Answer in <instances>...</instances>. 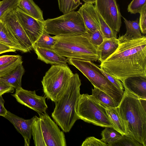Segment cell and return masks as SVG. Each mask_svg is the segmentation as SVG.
I'll use <instances>...</instances> for the list:
<instances>
[{
	"mask_svg": "<svg viewBox=\"0 0 146 146\" xmlns=\"http://www.w3.org/2000/svg\"><path fill=\"white\" fill-rule=\"evenodd\" d=\"M78 11L83 19L87 30H100V23L97 10L93 4L85 3Z\"/></svg>",
	"mask_w": 146,
	"mask_h": 146,
	"instance_id": "2e32d148",
	"label": "cell"
},
{
	"mask_svg": "<svg viewBox=\"0 0 146 146\" xmlns=\"http://www.w3.org/2000/svg\"><path fill=\"white\" fill-rule=\"evenodd\" d=\"M16 50L12 49L9 46L0 43V54L3 53L13 52H15Z\"/></svg>",
	"mask_w": 146,
	"mask_h": 146,
	"instance_id": "f35d334b",
	"label": "cell"
},
{
	"mask_svg": "<svg viewBox=\"0 0 146 146\" xmlns=\"http://www.w3.org/2000/svg\"><path fill=\"white\" fill-rule=\"evenodd\" d=\"M15 11L20 23L33 45L42 33L44 21L28 15L18 7Z\"/></svg>",
	"mask_w": 146,
	"mask_h": 146,
	"instance_id": "4fadbf2b",
	"label": "cell"
},
{
	"mask_svg": "<svg viewBox=\"0 0 146 146\" xmlns=\"http://www.w3.org/2000/svg\"><path fill=\"white\" fill-rule=\"evenodd\" d=\"M97 13L100 21V31L104 39L112 38H117V33L110 27L104 21L97 11Z\"/></svg>",
	"mask_w": 146,
	"mask_h": 146,
	"instance_id": "4316f807",
	"label": "cell"
},
{
	"mask_svg": "<svg viewBox=\"0 0 146 146\" xmlns=\"http://www.w3.org/2000/svg\"><path fill=\"white\" fill-rule=\"evenodd\" d=\"M100 70L108 79L117 88L122 92H124V89L121 82L114 76L99 68Z\"/></svg>",
	"mask_w": 146,
	"mask_h": 146,
	"instance_id": "836d02e7",
	"label": "cell"
},
{
	"mask_svg": "<svg viewBox=\"0 0 146 146\" xmlns=\"http://www.w3.org/2000/svg\"><path fill=\"white\" fill-rule=\"evenodd\" d=\"M18 7L33 17L41 21H44L42 11L33 0H20Z\"/></svg>",
	"mask_w": 146,
	"mask_h": 146,
	"instance_id": "44dd1931",
	"label": "cell"
},
{
	"mask_svg": "<svg viewBox=\"0 0 146 146\" xmlns=\"http://www.w3.org/2000/svg\"><path fill=\"white\" fill-rule=\"evenodd\" d=\"M103 106L105 109L114 129L122 135H126L127 133L125 126L120 115L118 107L112 108Z\"/></svg>",
	"mask_w": 146,
	"mask_h": 146,
	"instance_id": "d6986e66",
	"label": "cell"
},
{
	"mask_svg": "<svg viewBox=\"0 0 146 146\" xmlns=\"http://www.w3.org/2000/svg\"><path fill=\"white\" fill-rule=\"evenodd\" d=\"M83 1L85 2V3L90 4H94L95 3L96 0H82Z\"/></svg>",
	"mask_w": 146,
	"mask_h": 146,
	"instance_id": "60d3db41",
	"label": "cell"
},
{
	"mask_svg": "<svg viewBox=\"0 0 146 146\" xmlns=\"http://www.w3.org/2000/svg\"><path fill=\"white\" fill-rule=\"evenodd\" d=\"M94 5L104 21L112 29L119 32L121 17L116 0H96Z\"/></svg>",
	"mask_w": 146,
	"mask_h": 146,
	"instance_id": "8fae6325",
	"label": "cell"
},
{
	"mask_svg": "<svg viewBox=\"0 0 146 146\" xmlns=\"http://www.w3.org/2000/svg\"><path fill=\"white\" fill-rule=\"evenodd\" d=\"M146 0H133L128 5L127 11L131 14L140 13L143 8L146 5Z\"/></svg>",
	"mask_w": 146,
	"mask_h": 146,
	"instance_id": "1f68e13d",
	"label": "cell"
},
{
	"mask_svg": "<svg viewBox=\"0 0 146 146\" xmlns=\"http://www.w3.org/2000/svg\"><path fill=\"white\" fill-rule=\"evenodd\" d=\"M92 89V97L104 106L115 108L118 105L110 96L104 92L93 86Z\"/></svg>",
	"mask_w": 146,
	"mask_h": 146,
	"instance_id": "603a6c76",
	"label": "cell"
},
{
	"mask_svg": "<svg viewBox=\"0 0 146 146\" xmlns=\"http://www.w3.org/2000/svg\"><path fill=\"white\" fill-rule=\"evenodd\" d=\"M54 37L56 42L52 49L60 55L68 59L99 60L97 46L82 35Z\"/></svg>",
	"mask_w": 146,
	"mask_h": 146,
	"instance_id": "277c9868",
	"label": "cell"
},
{
	"mask_svg": "<svg viewBox=\"0 0 146 146\" xmlns=\"http://www.w3.org/2000/svg\"><path fill=\"white\" fill-rule=\"evenodd\" d=\"M21 56L16 60L3 66L0 67V77H3L15 68L19 64L23 63Z\"/></svg>",
	"mask_w": 146,
	"mask_h": 146,
	"instance_id": "d6a6232c",
	"label": "cell"
},
{
	"mask_svg": "<svg viewBox=\"0 0 146 146\" xmlns=\"http://www.w3.org/2000/svg\"><path fill=\"white\" fill-rule=\"evenodd\" d=\"M119 43L117 38L104 39L103 42L97 47L99 60L101 62L106 59L117 48Z\"/></svg>",
	"mask_w": 146,
	"mask_h": 146,
	"instance_id": "ac0fdd59",
	"label": "cell"
},
{
	"mask_svg": "<svg viewBox=\"0 0 146 146\" xmlns=\"http://www.w3.org/2000/svg\"><path fill=\"white\" fill-rule=\"evenodd\" d=\"M19 55H4L0 56V67L12 62L19 57Z\"/></svg>",
	"mask_w": 146,
	"mask_h": 146,
	"instance_id": "8d00e7d4",
	"label": "cell"
},
{
	"mask_svg": "<svg viewBox=\"0 0 146 146\" xmlns=\"http://www.w3.org/2000/svg\"><path fill=\"white\" fill-rule=\"evenodd\" d=\"M76 112L79 119L86 122L103 127H113L104 106L91 95H80Z\"/></svg>",
	"mask_w": 146,
	"mask_h": 146,
	"instance_id": "9c48e42d",
	"label": "cell"
},
{
	"mask_svg": "<svg viewBox=\"0 0 146 146\" xmlns=\"http://www.w3.org/2000/svg\"><path fill=\"white\" fill-rule=\"evenodd\" d=\"M33 49L37 56V59L46 64L52 65L66 64L68 58L56 52L53 49H48L36 46Z\"/></svg>",
	"mask_w": 146,
	"mask_h": 146,
	"instance_id": "e0dca14e",
	"label": "cell"
},
{
	"mask_svg": "<svg viewBox=\"0 0 146 146\" xmlns=\"http://www.w3.org/2000/svg\"><path fill=\"white\" fill-rule=\"evenodd\" d=\"M0 43L5 44L16 50L24 53L23 50L17 44L5 25L1 20Z\"/></svg>",
	"mask_w": 146,
	"mask_h": 146,
	"instance_id": "7402d4cb",
	"label": "cell"
},
{
	"mask_svg": "<svg viewBox=\"0 0 146 146\" xmlns=\"http://www.w3.org/2000/svg\"><path fill=\"white\" fill-rule=\"evenodd\" d=\"M15 88L0 79V96L7 93L14 92Z\"/></svg>",
	"mask_w": 146,
	"mask_h": 146,
	"instance_id": "74e56055",
	"label": "cell"
},
{
	"mask_svg": "<svg viewBox=\"0 0 146 146\" xmlns=\"http://www.w3.org/2000/svg\"><path fill=\"white\" fill-rule=\"evenodd\" d=\"M139 24L140 30L143 35L146 33V5L143 8L140 13Z\"/></svg>",
	"mask_w": 146,
	"mask_h": 146,
	"instance_id": "d590c367",
	"label": "cell"
},
{
	"mask_svg": "<svg viewBox=\"0 0 146 146\" xmlns=\"http://www.w3.org/2000/svg\"><path fill=\"white\" fill-rule=\"evenodd\" d=\"M74 4L78 7L80 4V0H73Z\"/></svg>",
	"mask_w": 146,
	"mask_h": 146,
	"instance_id": "b9f144b4",
	"label": "cell"
},
{
	"mask_svg": "<svg viewBox=\"0 0 146 146\" xmlns=\"http://www.w3.org/2000/svg\"><path fill=\"white\" fill-rule=\"evenodd\" d=\"M69 64L80 71L94 86L111 96L119 105L124 93L114 86L92 61L68 59Z\"/></svg>",
	"mask_w": 146,
	"mask_h": 146,
	"instance_id": "52a82bcc",
	"label": "cell"
},
{
	"mask_svg": "<svg viewBox=\"0 0 146 146\" xmlns=\"http://www.w3.org/2000/svg\"><path fill=\"white\" fill-rule=\"evenodd\" d=\"M60 11L63 14L74 11L77 7L73 0H57Z\"/></svg>",
	"mask_w": 146,
	"mask_h": 146,
	"instance_id": "4dcf8cb0",
	"label": "cell"
},
{
	"mask_svg": "<svg viewBox=\"0 0 146 146\" xmlns=\"http://www.w3.org/2000/svg\"><path fill=\"white\" fill-rule=\"evenodd\" d=\"M124 19L126 29L125 34L126 35L135 37H141L142 35L140 31L139 19L134 21L127 20L125 18L122 17Z\"/></svg>",
	"mask_w": 146,
	"mask_h": 146,
	"instance_id": "484cf974",
	"label": "cell"
},
{
	"mask_svg": "<svg viewBox=\"0 0 146 146\" xmlns=\"http://www.w3.org/2000/svg\"><path fill=\"white\" fill-rule=\"evenodd\" d=\"M44 29L55 36L82 35L87 31L83 19L79 12H70L44 21Z\"/></svg>",
	"mask_w": 146,
	"mask_h": 146,
	"instance_id": "ba28073f",
	"label": "cell"
},
{
	"mask_svg": "<svg viewBox=\"0 0 146 146\" xmlns=\"http://www.w3.org/2000/svg\"><path fill=\"white\" fill-rule=\"evenodd\" d=\"M108 146H143L137 141L125 135L115 142L108 145Z\"/></svg>",
	"mask_w": 146,
	"mask_h": 146,
	"instance_id": "f546056e",
	"label": "cell"
},
{
	"mask_svg": "<svg viewBox=\"0 0 146 146\" xmlns=\"http://www.w3.org/2000/svg\"><path fill=\"white\" fill-rule=\"evenodd\" d=\"M102 138L101 140L108 144L113 143L120 138L123 135L113 127H106L101 133Z\"/></svg>",
	"mask_w": 146,
	"mask_h": 146,
	"instance_id": "cb8c5ba5",
	"label": "cell"
},
{
	"mask_svg": "<svg viewBox=\"0 0 146 146\" xmlns=\"http://www.w3.org/2000/svg\"><path fill=\"white\" fill-rule=\"evenodd\" d=\"M15 89V92L11 95L19 103L34 110L38 114L46 111L48 106L45 96L37 95L35 90H27L21 87Z\"/></svg>",
	"mask_w": 146,
	"mask_h": 146,
	"instance_id": "7c38bea8",
	"label": "cell"
},
{
	"mask_svg": "<svg viewBox=\"0 0 146 146\" xmlns=\"http://www.w3.org/2000/svg\"><path fill=\"white\" fill-rule=\"evenodd\" d=\"M1 1H0V5L1 4Z\"/></svg>",
	"mask_w": 146,
	"mask_h": 146,
	"instance_id": "7bdbcfd3",
	"label": "cell"
},
{
	"mask_svg": "<svg viewBox=\"0 0 146 146\" xmlns=\"http://www.w3.org/2000/svg\"><path fill=\"white\" fill-rule=\"evenodd\" d=\"M36 115L31 127V133L36 146H66L65 136L58 125L45 112Z\"/></svg>",
	"mask_w": 146,
	"mask_h": 146,
	"instance_id": "5b68a950",
	"label": "cell"
},
{
	"mask_svg": "<svg viewBox=\"0 0 146 146\" xmlns=\"http://www.w3.org/2000/svg\"><path fill=\"white\" fill-rule=\"evenodd\" d=\"M15 9L3 15L0 19L10 31L17 44L24 53L33 49V44L20 23Z\"/></svg>",
	"mask_w": 146,
	"mask_h": 146,
	"instance_id": "30bf717a",
	"label": "cell"
},
{
	"mask_svg": "<svg viewBox=\"0 0 146 146\" xmlns=\"http://www.w3.org/2000/svg\"><path fill=\"white\" fill-rule=\"evenodd\" d=\"M81 80L76 73L72 77L68 87L61 97L55 103L51 116L63 132H68L79 119L76 112L80 96Z\"/></svg>",
	"mask_w": 146,
	"mask_h": 146,
	"instance_id": "3957f363",
	"label": "cell"
},
{
	"mask_svg": "<svg viewBox=\"0 0 146 146\" xmlns=\"http://www.w3.org/2000/svg\"><path fill=\"white\" fill-rule=\"evenodd\" d=\"M121 82L124 89L139 99L146 100V76H131Z\"/></svg>",
	"mask_w": 146,
	"mask_h": 146,
	"instance_id": "9a60e30c",
	"label": "cell"
},
{
	"mask_svg": "<svg viewBox=\"0 0 146 146\" xmlns=\"http://www.w3.org/2000/svg\"><path fill=\"white\" fill-rule=\"evenodd\" d=\"M118 107L125 126L126 136L146 146V110L140 99L124 89Z\"/></svg>",
	"mask_w": 146,
	"mask_h": 146,
	"instance_id": "7a4b0ae2",
	"label": "cell"
},
{
	"mask_svg": "<svg viewBox=\"0 0 146 146\" xmlns=\"http://www.w3.org/2000/svg\"><path fill=\"white\" fill-rule=\"evenodd\" d=\"M4 117L7 119L14 126L18 132L24 138L25 146H29L32 133V125L34 116L29 119L20 117L7 111Z\"/></svg>",
	"mask_w": 146,
	"mask_h": 146,
	"instance_id": "5bb4252c",
	"label": "cell"
},
{
	"mask_svg": "<svg viewBox=\"0 0 146 146\" xmlns=\"http://www.w3.org/2000/svg\"><path fill=\"white\" fill-rule=\"evenodd\" d=\"M20 0H3L0 5V19L18 7Z\"/></svg>",
	"mask_w": 146,
	"mask_h": 146,
	"instance_id": "f1b7e54d",
	"label": "cell"
},
{
	"mask_svg": "<svg viewBox=\"0 0 146 146\" xmlns=\"http://www.w3.org/2000/svg\"><path fill=\"white\" fill-rule=\"evenodd\" d=\"M74 74L67 64L52 65L41 81L46 98L57 102L64 94Z\"/></svg>",
	"mask_w": 146,
	"mask_h": 146,
	"instance_id": "8992f818",
	"label": "cell"
},
{
	"mask_svg": "<svg viewBox=\"0 0 146 146\" xmlns=\"http://www.w3.org/2000/svg\"><path fill=\"white\" fill-rule=\"evenodd\" d=\"M82 146H108L101 140L94 137H90L87 138L83 141Z\"/></svg>",
	"mask_w": 146,
	"mask_h": 146,
	"instance_id": "e575fe53",
	"label": "cell"
},
{
	"mask_svg": "<svg viewBox=\"0 0 146 146\" xmlns=\"http://www.w3.org/2000/svg\"><path fill=\"white\" fill-rule=\"evenodd\" d=\"M82 35L86 38L93 45L97 47L104 40L100 30L90 31L87 30L86 32Z\"/></svg>",
	"mask_w": 146,
	"mask_h": 146,
	"instance_id": "83f0119b",
	"label": "cell"
},
{
	"mask_svg": "<svg viewBox=\"0 0 146 146\" xmlns=\"http://www.w3.org/2000/svg\"><path fill=\"white\" fill-rule=\"evenodd\" d=\"M49 35L44 29L42 34L33 44V47L52 49L56 40L54 36H51Z\"/></svg>",
	"mask_w": 146,
	"mask_h": 146,
	"instance_id": "d4e9b609",
	"label": "cell"
},
{
	"mask_svg": "<svg viewBox=\"0 0 146 146\" xmlns=\"http://www.w3.org/2000/svg\"><path fill=\"white\" fill-rule=\"evenodd\" d=\"M118 46L100 68L121 82L131 76H146V36L135 37L125 34L117 38Z\"/></svg>",
	"mask_w": 146,
	"mask_h": 146,
	"instance_id": "6da1fadb",
	"label": "cell"
},
{
	"mask_svg": "<svg viewBox=\"0 0 146 146\" xmlns=\"http://www.w3.org/2000/svg\"><path fill=\"white\" fill-rule=\"evenodd\" d=\"M5 101L2 96H0V116L5 117L7 110L4 106Z\"/></svg>",
	"mask_w": 146,
	"mask_h": 146,
	"instance_id": "ab89813d",
	"label": "cell"
},
{
	"mask_svg": "<svg viewBox=\"0 0 146 146\" xmlns=\"http://www.w3.org/2000/svg\"><path fill=\"white\" fill-rule=\"evenodd\" d=\"M22 64L21 63L10 72L0 77V79L15 88L21 87L22 78L25 72Z\"/></svg>",
	"mask_w": 146,
	"mask_h": 146,
	"instance_id": "ffe728a7",
	"label": "cell"
}]
</instances>
